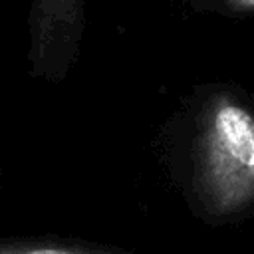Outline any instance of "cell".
Segmentation results:
<instances>
[{
    "mask_svg": "<svg viewBox=\"0 0 254 254\" xmlns=\"http://www.w3.org/2000/svg\"><path fill=\"white\" fill-rule=\"evenodd\" d=\"M192 187L212 218L254 208V111L228 91L212 93L200 109Z\"/></svg>",
    "mask_w": 254,
    "mask_h": 254,
    "instance_id": "obj_1",
    "label": "cell"
},
{
    "mask_svg": "<svg viewBox=\"0 0 254 254\" xmlns=\"http://www.w3.org/2000/svg\"><path fill=\"white\" fill-rule=\"evenodd\" d=\"M26 58L48 69L77 64L85 36V0H30Z\"/></svg>",
    "mask_w": 254,
    "mask_h": 254,
    "instance_id": "obj_2",
    "label": "cell"
},
{
    "mask_svg": "<svg viewBox=\"0 0 254 254\" xmlns=\"http://www.w3.org/2000/svg\"><path fill=\"white\" fill-rule=\"evenodd\" d=\"M0 254H127L123 250L62 236L12 234L0 236Z\"/></svg>",
    "mask_w": 254,
    "mask_h": 254,
    "instance_id": "obj_3",
    "label": "cell"
},
{
    "mask_svg": "<svg viewBox=\"0 0 254 254\" xmlns=\"http://www.w3.org/2000/svg\"><path fill=\"white\" fill-rule=\"evenodd\" d=\"M194 10L216 12L222 16L254 18V0H185Z\"/></svg>",
    "mask_w": 254,
    "mask_h": 254,
    "instance_id": "obj_4",
    "label": "cell"
},
{
    "mask_svg": "<svg viewBox=\"0 0 254 254\" xmlns=\"http://www.w3.org/2000/svg\"><path fill=\"white\" fill-rule=\"evenodd\" d=\"M2 183H4V165H2V159H0V189H2Z\"/></svg>",
    "mask_w": 254,
    "mask_h": 254,
    "instance_id": "obj_5",
    "label": "cell"
},
{
    "mask_svg": "<svg viewBox=\"0 0 254 254\" xmlns=\"http://www.w3.org/2000/svg\"><path fill=\"white\" fill-rule=\"evenodd\" d=\"M2 4H4V0H0V8H2Z\"/></svg>",
    "mask_w": 254,
    "mask_h": 254,
    "instance_id": "obj_6",
    "label": "cell"
}]
</instances>
